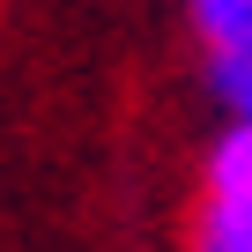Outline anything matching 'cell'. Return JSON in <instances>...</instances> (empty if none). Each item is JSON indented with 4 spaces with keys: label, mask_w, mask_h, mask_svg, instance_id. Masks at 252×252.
Masks as SVG:
<instances>
[{
    "label": "cell",
    "mask_w": 252,
    "mask_h": 252,
    "mask_svg": "<svg viewBox=\"0 0 252 252\" xmlns=\"http://www.w3.org/2000/svg\"><path fill=\"white\" fill-rule=\"evenodd\" d=\"M208 82H215V96L230 104V119H245V126H252V45H237V52H215Z\"/></svg>",
    "instance_id": "3957f363"
},
{
    "label": "cell",
    "mask_w": 252,
    "mask_h": 252,
    "mask_svg": "<svg viewBox=\"0 0 252 252\" xmlns=\"http://www.w3.org/2000/svg\"><path fill=\"white\" fill-rule=\"evenodd\" d=\"M186 15H193V30H200L208 52L252 45V0H186Z\"/></svg>",
    "instance_id": "6da1fadb"
},
{
    "label": "cell",
    "mask_w": 252,
    "mask_h": 252,
    "mask_svg": "<svg viewBox=\"0 0 252 252\" xmlns=\"http://www.w3.org/2000/svg\"><path fill=\"white\" fill-rule=\"evenodd\" d=\"M193 252H252V200H208Z\"/></svg>",
    "instance_id": "7a4b0ae2"
}]
</instances>
